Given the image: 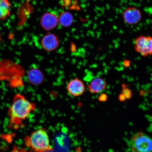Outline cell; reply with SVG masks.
I'll use <instances>...</instances> for the list:
<instances>
[{
	"instance_id": "3957f363",
	"label": "cell",
	"mask_w": 152,
	"mask_h": 152,
	"mask_svg": "<svg viewBox=\"0 0 152 152\" xmlns=\"http://www.w3.org/2000/svg\"><path fill=\"white\" fill-rule=\"evenodd\" d=\"M129 145L131 152H152V139L143 132L133 134Z\"/></svg>"
},
{
	"instance_id": "8fae6325",
	"label": "cell",
	"mask_w": 152,
	"mask_h": 152,
	"mask_svg": "<svg viewBox=\"0 0 152 152\" xmlns=\"http://www.w3.org/2000/svg\"><path fill=\"white\" fill-rule=\"evenodd\" d=\"M11 4L8 0H0V20H4L10 14Z\"/></svg>"
},
{
	"instance_id": "9c48e42d",
	"label": "cell",
	"mask_w": 152,
	"mask_h": 152,
	"mask_svg": "<svg viewBox=\"0 0 152 152\" xmlns=\"http://www.w3.org/2000/svg\"><path fill=\"white\" fill-rule=\"evenodd\" d=\"M107 82L102 78H96L91 82L88 86V90L91 94L101 93L107 88Z\"/></svg>"
},
{
	"instance_id": "e0dca14e",
	"label": "cell",
	"mask_w": 152,
	"mask_h": 152,
	"mask_svg": "<svg viewBox=\"0 0 152 152\" xmlns=\"http://www.w3.org/2000/svg\"><path fill=\"white\" fill-rule=\"evenodd\" d=\"M12 152H26L23 150H19L18 148L16 147H15Z\"/></svg>"
},
{
	"instance_id": "5b68a950",
	"label": "cell",
	"mask_w": 152,
	"mask_h": 152,
	"mask_svg": "<svg viewBox=\"0 0 152 152\" xmlns=\"http://www.w3.org/2000/svg\"><path fill=\"white\" fill-rule=\"evenodd\" d=\"M123 18L126 24L134 25L139 23L141 20L142 14L140 10L137 7H129L123 11Z\"/></svg>"
},
{
	"instance_id": "5bb4252c",
	"label": "cell",
	"mask_w": 152,
	"mask_h": 152,
	"mask_svg": "<svg viewBox=\"0 0 152 152\" xmlns=\"http://www.w3.org/2000/svg\"><path fill=\"white\" fill-rule=\"evenodd\" d=\"M108 99V95L104 93H101L98 98L99 101L105 102L107 101Z\"/></svg>"
},
{
	"instance_id": "8992f818",
	"label": "cell",
	"mask_w": 152,
	"mask_h": 152,
	"mask_svg": "<svg viewBox=\"0 0 152 152\" xmlns=\"http://www.w3.org/2000/svg\"><path fill=\"white\" fill-rule=\"evenodd\" d=\"M67 90L68 94L71 96L74 97L79 96L84 93L85 85L80 79H73L68 83Z\"/></svg>"
},
{
	"instance_id": "ba28073f",
	"label": "cell",
	"mask_w": 152,
	"mask_h": 152,
	"mask_svg": "<svg viewBox=\"0 0 152 152\" xmlns=\"http://www.w3.org/2000/svg\"><path fill=\"white\" fill-rule=\"evenodd\" d=\"M58 23V17L50 13H45L42 17L40 20L41 26L47 31H49L56 28Z\"/></svg>"
},
{
	"instance_id": "277c9868",
	"label": "cell",
	"mask_w": 152,
	"mask_h": 152,
	"mask_svg": "<svg viewBox=\"0 0 152 152\" xmlns=\"http://www.w3.org/2000/svg\"><path fill=\"white\" fill-rule=\"evenodd\" d=\"M136 52L144 57L152 56V37L141 35L134 42Z\"/></svg>"
},
{
	"instance_id": "7c38bea8",
	"label": "cell",
	"mask_w": 152,
	"mask_h": 152,
	"mask_svg": "<svg viewBox=\"0 0 152 152\" xmlns=\"http://www.w3.org/2000/svg\"><path fill=\"white\" fill-rule=\"evenodd\" d=\"M73 15L67 11L61 13L58 18V22L64 27H69L73 23Z\"/></svg>"
},
{
	"instance_id": "7a4b0ae2",
	"label": "cell",
	"mask_w": 152,
	"mask_h": 152,
	"mask_svg": "<svg viewBox=\"0 0 152 152\" xmlns=\"http://www.w3.org/2000/svg\"><path fill=\"white\" fill-rule=\"evenodd\" d=\"M28 147L36 152H48L53 150L47 131L41 128L34 131L24 139Z\"/></svg>"
},
{
	"instance_id": "2e32d148",
	"label": "cell",
	"mask_w": 152,
	"mask_h": 152,
	"mask_svg": "<svg viewBox=\"0 0 152 152\" xmlns=\"http://www.w3.org/2000/svg\"><path fill=\"white\" fill-rule=\"evenodd\" d=\"M118 99L120 101L122 102H125L126 100V97L122 93L119 95Z\"/></svg>"
},
{
	"instance_id": "30bf717a",
	"label": "cell",
	"mask_w": 152,
	"mask_h": 152,
	"mask_svg": "<svg viewBox=\"0 0 152 152\" xmlns=\"http://www.w3.org/2000/svg\"><path fill=\"white\" fill-rule=\"evenodd\" d=\"M29 82L34 85L41 84L44 80V76L41 71L37 68H32L29 70L27 75Z\"/></svg>"
},
{
	"instance_id": "4fadbf2b",
	"label": "cell",
	"mask_w": 152,
	"mask_h": 152,
	"mask_svg": "<svg viewBox=\"0 0 152 152\" xmlns=\"http://www.w3.org/2000/svg\"><path fill=\"white\" fill-rule=\"evenodd\" d=\"M122 91L121 93L125 96L126 100H130L132 98L133 93L132 90L129 88L127 85L122 83L121 85Z\"/></svg>"
},
{
	"instance_id": "52a82bcc",
	"label": "cell",
	"mask_w": 152,
	"mask_h": 152,
	"mask_svg": "<svg viewBox=\"0 0 152 152\" xmlns=\"http://www.w3.org/2000/svg\"><path fill=\"white\" fill-rule=\"evenodd\" d=\"M59 45V40L58 37L53 34H46L42 39V46L47 52H51L56 50Z\"/></svg>"
},
{
	"instance_id": "9a60e30c",
	"label": "cell",
	"mask_w": 152,
	"mask_h": 152,
	"mask_svg": "<svg viewBox=\"0 0 152 152\" xmlns=\"http://www.w3.org/2000/svg\"><path fill=\"white\" fill-rule=\"evenodd\" d=\"M132 61L128 59L125 60L123 62V65L125 67L129 68L131 66Z\"/></svg>"
},
{
	"instance_id": "6da1fadb",
	"label": "cell",
	"mask_w": 152,
	"mask_h": 152,
	"mask_svg": "<svg viewBox=\"0 0 152 152\" xmlns=\"http://www.w3.org/2000/svg\"><path fill=\"white\" fill-rule=\"evenodd\" d=\"M35 108V104L30 102L23 96L19 94L15 95L8 111V128L18 129Z\"/></svg>"
}]
</instances>
